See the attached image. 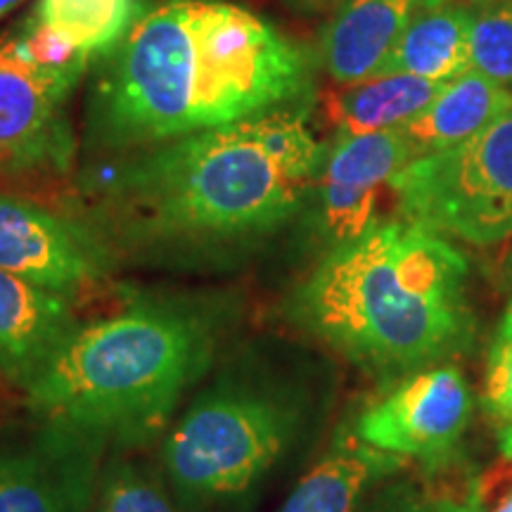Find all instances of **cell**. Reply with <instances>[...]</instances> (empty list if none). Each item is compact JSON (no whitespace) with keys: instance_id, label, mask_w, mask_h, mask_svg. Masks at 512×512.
<instances>
[{"instance_id":"cell-20","label":"cell","mask_w":512,"mask_h":512,"mask_svg":"<svg viewBox=\"0 0 512 512\" xmlns=\"http://www.w3.org/2000/svg\"><path fill=\"white\" fill-rule=\"evenodd\" d=\"M472 72L512 88V0H467Z\"/></svg>"},{"instance_id":"cell-2","label":"cell","mask_w":512,"mask_h":512,"mask_svg":"<svg viewBox=\"0 0 512 512\" xmlns=\"http://www.w3.org/2000/svg\"><path fill=\"white\" fill-rule=\"evenodd\" d=\"M91 72L83 150L98 159L297 105L313 93L309 53L266 17L226 0L147 5Z\"/></svg>"},{"instance_id":"cell-19","label":"cell","mask_w":512,"mask_h":512,"mask_svg":"<svg viewBox=\"0 0 512 512\" xmlns=\"http://www.w3.org/2000/svg\"><path fill=\"white\" fill-rule=\"evenodd\" d=\"M95 512H181V508L164 479L126 458V451H112L100 477Z\"/></svg>"},{"instance_id":"cell-18","label":"cell","mask_w":512,"mask_h":512,"mask_svg":"<svg viewBox=\"0 0 512 512\" xmlns=\"http://www.w3.org/2000/svg\"><path fill=\"white\" fill-rule=\"evenodd\" d=\"M143 10L140 0H36L27 17L95 67L124 41Z\"/></svg>"},{"instance_id":"cell-11","label":"cell","mask_w":512,"mask_h":512,"mask_svg":"<svg viewBox=\"0 0 512 512\" xmlns=\"http://www.w3.org/2000/svg\"><path fill=\"white\" fill-rule=\"evenodd\" d=\"M472 418V392L456 366L401 377L358 415L354 434L399 458L439 463L460 444Z\"/></svg>"},{"instance_id":"cell-24","label":"cell","mask_w":512,"mask_h":512,"mask_svg":"<svg viewBox=\"0 0 512 512\" xmlns=\"http://www.w3.org/2000/svg\"><path fill=\"white\" fill-rule=\"evenodd\" d=\"M19 3H22V0H0V19H3L5 15H10V12L15 10Z\"/></svg>"},{"instance_id":"cell-22","label":"cell","mask_w":512,"mask_h":512,"mask_svg":"<svg viewBox=\"0 0 512 512\" xmlns=\"http://www.w3.org/2000/svg\"><path fill=\"white\" fill-rule=\"evenodd\" d=\"M406 512H484L482 494L472 491L465 498H434V501L420 503Z\"/></svg>"},{"instance_id":"cell-1","label":"cell","mask_w":512,"mask_h":512,"mask_svg":"<svg viewBox=\"0 0 512 512\" xmlns=\"http://www.w3.org/2000/svg\"><path fill=\"white\" fill-rule=\"evenodd\" d=\"M325 150L309 100L235 124L102 157L72 214L119 264H240L302 216Z\"/></svg>"},{"instance_id":"cell-8","label":"cell","mask_w":512,"mask_h":512,"mask_svg":"<svg viewBox=\"0 0 512 512\" xmlns=\"http://www.w3.org/2000/svg\"><path fill=\"white\" fill-rule=\"evenodd\" d=\"M112 444L67 420L0 430V512H91Z\"/></svg>"},{"instance_id":"cell-12","label":"cell","mask_w":512,"mask_h":512,"mask_svg":"<svg viewBox=\"0 0 512 512\" xmlns=\"http://www.w3.org/2000/svg\"><path fill=\"white\" fill-rule=\"evenodd\" d=\"M83 328L72 299L0 271V377L27 389Z\"/></svg>"},{"instance_id":"cell-13","label":"cell","mask_w":512,"mask_h":512,"mask_svg":"<svg viewBox=\"0 0 512 512\" xmlns=\"http://www.w3.org/2000/svg\"><path fill=\"white\" fill-rule=\"evenodd\" d=\"M451 0H344L320 31V62L339 86L373 79L422 12Z\"/></svg>"},{"instance_id":"cell-10","label":"cell","mask_w":512,"mask_h":512,"mask_svg":"<svg viewBox=\"0 0 512 512\" xmlns=\"http://www.w3.org/2000/svg\"><path fill=\"white\" fill-rule=\"evenodd\" d=\"M119 261L72 211L0 195V271L74 299L112 278Z\"/></svg>"},{"instance_id":"cell-9","label":"cell","mask_w":512,"mask_h":512,"mask_svg":"<svg viewBox=\"0 0 512 512\" xmlns=\"http://www.w3.org/2000/svg\"><path fill=\"white\" fill-rule=\"evenodd\" d=\"M411 159L413 147L403 128L335 136L302 211L320 254L358 238L380 219L382 192Z\"/></svg>"},{"instance_id":"cell-17","label":"cell","mask_w":512,"mask_h":512,"mask_svg":"<svg viewBox=\"0 0 512 512\" xmlns=\"http://www.w3.org/2000/svg\"><path fill=\"white\" fill-rule=\"evenodd\" d=\"M444 88V81L411 74L373 76L356 86H347V91L339 93L330 105L335 136H363L408 126L439 98Z\"/></svg>"},{"instance_id":"cell-21","label":"cell","mask_w":512,"mask_h":512,"mask_svg":"<svg viewBox=\"0 0 512 512\" xmlns=\"http://www.w3.org/2000/svg\"><path fill=\"white\" fill-rule=\"evenodd\" d=\"M482 408L498 448L512 460V302L498 320L486 354Z\"/></svg>"},{"instance_id":"cell-5","label":"cell","mask_w":512,"mask_h":512,"mask_svg":"<svg viewBox=\"0 0 512 512\" xmlns=\"http://www.w3.org/2000/svg\"><path fill=\"white\" fill-rule=\"evenodd\" d=\"M309 399L264 354L240 351L171 422L162 479L181 512H249L304 437Z\"/></svg>"},{"instance_id":"cell-14","label":"cell","mask_w":512,"mask_h":512,"mask_svg":"<svg viewBox=\"0 0 512 512\" xmlns=\"http://www.w3.org/2000/svg\"><path fill=\"white\" fill-rule=\"evenodd\" d=\"M403 458L342 434L330 451L299 479L278 512H356L380 479L394 475Z\"/></svg>"},{"instance_id":"cell-3","label":"cell","mask_w":512,"mask_h":512,"mask_svg":"<svg viewBox=\"0 0 512 512\" xmlns=\"http://www.w3.org/2000/svg\"><path fill=\"white\" fill-rule=\"evenodd\" d=\"M465 254L403 216H382L320 254L283 302L290 325L358 368L401 377L458 356L475 335Z\"/></svg>"},{"instance_id":"cell-7","label":"cell","mask_w":512,"mask_h":512,"mask_svg":"<svg viewBox=\"0 0 512 512\" xmlns=\"http://www.w3.org/2000/svg\"><path fill=\"white\" fill-rule=\"evenodd\" d=\"M91 69L48 60L17 27L0 34V183L72 174L79 155L72 98Z\"/></svg>"},{"instance_id":"cell-25","label":"cell","mask_w":512,"mask_h":512,"mask_svg":"<svg viewBox=\"0 0 512 512\" xmlns=\"http://www.w3.org/2000/svg\"><path fill=\"white\" fill-rule=\"evenodd\" d=\"M494 512H512V491L508 496H505V501L498 505V508Z\"/></svg>"},{"instance_id":"cell-15","label":"cell","mask_w":512,"mask_h":512,"mask_svg":"<svg viewBox=\"0 0 512 512\" xmlns=\"http://www.w3.org/2000/svg\"><path fill=\"white\" fill-rule=\"evenodd\" d=\"M510 110L512 88L470 72L446 83L439 98L418 119L403 126V133L413 147L415 159L460 145Z\"/></svg>"},{"instance_id":"cell-16","label":"cell","mask_w":512,"mask_h":512,"mask_svg":"<svg viewBox=\"0 0 512 512\" xmlns=\"http://www.w3.org/2000/svg\"><path fill=\"white\" fill-rule=\"evenodd\" d=\"M472 72L470 15L465 3H446L415 19L375 76L411 74L456 81Z\"/></svg>"},{"instance_id":"cell-23","label":"cell","mask_w":512,"mask_h":512,"mask_svg":"<svg viewBox=\"0 0 512 512\" xmlns=\"http://www.w3.org/2000/svg\"><path fill=\"white\" fill-rule=\"evenodd\" d=\"M287 3L299 10H323V8H330V5L344 3V0H287Z\"/></svg>"},{"instance_id":"cell-4","label":"cell","mask_w":512,"mask_h":512,"mask_svg":"<svg viewBox=\"0 0 512 512\" xmlns=\"http://www.w3.org/2000/svg\"><path fill=\"white\" fill-rule=\"evenodd\" d=\"M240 313L233 292L138 294L83 325L24 389V406L102 434L112 451L143 448L164 437L183 396L211 373Z\"/></svg>"},{"instance_id":"cell-6","label":"cell","mask_w":512,"mask_h":512,"mask_svg":"<svg viewBox=\"0 0 512 512\" xmlns=\"http://www.w3.org/2000/svg\"><path fill=\"white\" fill-rule=\"evenodd\" d=\"M399 216L446 240L501 245L512 235V110L448 150L394 176Z\"/></svg>"}]
</instances>
